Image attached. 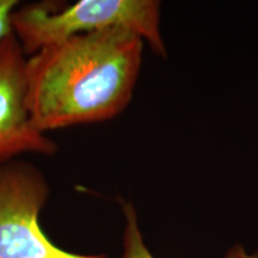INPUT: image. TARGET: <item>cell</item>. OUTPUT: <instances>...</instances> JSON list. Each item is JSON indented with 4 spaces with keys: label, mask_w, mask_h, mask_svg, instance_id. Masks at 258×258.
Returning a JSON list of instances; mask_svg holds the SVG:
<instances>
[{
    "label": "cell",
    "mask_w": 258,
    "mask_h": 258,
    "mask_svg": "<svg viewBox=\"0 0 258 258\" xmlns=\"http://www.w3.org/2000/svg\"><path fill=\"white\" fill-rule=\"evenodd\" d=\"M144 40L125 29L79 34L27 57V106L41 133L111 120L133 96Z\"/></svg>",
    "instance_id": "6da1fadb"
},
{
    "label": "cell",
    "mask_w": 258,
    "mask_h": 258,
    "mask_svg": "<svg viewBox=\"0 0 258 258\" xmlns=\"http://www.w3.org/2000/svg\"><path fill=\"white\" fill-rule=\"evenodd\" d=\"M11 28L27 56L76 35L108 29L134 32L154 54L166 56L157 0H46L17 6L11 15Z\"/></svg>",
    "instance_id": "7a4b0ae2"
},
{
    "label": "cell",
    "mask_w": 258,
    "mask_h": 258,
    "mask_svg": "<svg viewBox=\"0 0 258 258\" xmlns=\"http://www.w3.org/2000/svg\"><path fill=\"white\" fill-rule=\"evenodd\" d=\"M49 192L46 176L34 164H0V258H108L69 252L47 237L38 219Z\"/></svg>",
    "instance_id": "3957f363"
},
{
    "label": "cell",
    "mask_w": 258,
    "mask_h": 258,
    "mask_svg": "<svg viewBox=\"0 0 258 258\" xmlns=\"http://www.w3.org/2000/svg\"><path fill=\"white\" fill-rule=\"evenodd\" d=\"M27 57L14 32L0 41V164L22 154L57 152V144L36 129L29 115Z\"/></svg>",
    "instance_id": "277c9868"
},
{
    "label": "cell",
    "mask_w": 258,
    "mask_h": 258,
    "mask_svg": "<svg viewBox=\"0 0 258 258\" xmlns=\"http://www.w3.org/2000/svg\"><path fill=\"white\" fill-rule=\"evenodd\" d=\"M121 206L125 219L123 254L121 258H154L144 241L133 203L121 201ZM225 258H258V252L247 253L243 245L237 244L226 253Z\"/></svg>",
    "instance_id": "5b68a950"
},
{
    "label": "cell",
    "mask_w": 258,
    "mask_h": 258,
    "mask_svg": "<svg viewBox=\"0 0 258 258\" xmlns=\"http://www.w3.org/2000/svg\"><path fill=\"white\" fill-rule=\"evenodd\" d=\"M17 4V0H0V41L12 32L11 15Z\"/></svg>",
    "instance_id": "8992f818"
}]
</instances>
